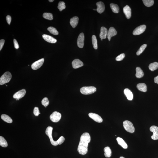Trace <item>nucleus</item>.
<instances>
[{
  "label": "nucleus",
  "mask_w": 158,
  "mask_h": 158,
  "mask_svg": "<svg viewBox=\"0 0 158 158\" xmlns=\"http://www.w3.org/2000/svg\"><path fill=\"white\" fill-rule=\"evenodd\" d=\"M5 43L4 40H1L0 41V51H1Z\"/></svg>",
  "instance_id": "nucleus-40"
},
{
  "label": "nucleus",
  "mask_w": 158,
  "mask_h": 158,
  "mask_svg": "<svg viewBox=\"0 0 158 158\" xmlns=\"http://www.w3.org/2000/svg\"><path fill=\"white\" fill-rule=\"evenodd\" d=\"M119 158H124V157H120Z\"/></svg>",
  "instance_id": "nucleus-44"
},
{
  "label": "nucleus",
  "mask_w": 158,
  "mask_h": 158,
  "mask_svg": "<svg viewBox=\"0 0 158 158\" xmlns=\"http://www.w3.org/2000/svg\"><path fill=\"white\" fill-rule=\"evenodd\" d=\"M150 131L153 132V135L152 136V139L154 140L158 139V127L155 126H151L150 128Z\"/></svg>",
  "instance_id": "nucleus-10"
},
{
  "label": "nucleus",
  "mask_w": 158,
  "mask_h": 158,
  "mask_svg": "<svg viewBox=\"0 0 158 158\" xmlns=\"http://www.w3.org/2000/svg\"><path fill=\"white\" fill-rule=\"evenodd\" d=\"M96 90V88L94 86H85L81 88L80 92L82 94L87 95L94 93Z\"/></svg>",
  "instance_id": "nucleus-2"
},
{
  "label": "nucleus",
  "mask_w": 158,
  "mask_h": 158,
  "mask_svg": "<svg viewBox=\"0 0 158 158\" xmlns=\"http://www.w3.org/2000/svg\"><path fill=\"white\" fill-rule=\"evenodd\" d=\"M43 17L46 19L48 20H52L53 18L52 14L50 13H44L43 14Z\"/></svg>",
  "instance_id": "nucleus-32"
},
{
  "label": "nucleus",
  "mask_w": 158,
  "mask_h": 158,
  "mask_svg": "<svg viewBox=\"0 0 158 158\" xmlns=\"http://www.w3.org/2000/svg\"><path fill=\"white\" fill-rule=\"evenodd\" d=\"M13 43H14V46L15 48L18 49L19 48V45H18V42L15 39L13 40Z\"/></svg>",
  "instance_id": "nucleus-39"
},
{
  "label": "nucleus",
  "mask_w": 158,
  "mask_h": 158,
  "mask_svg": "<svg viewBox=\"0 0 158 158\" xmlns=\"http://www.w3.org/2000/svg\"><path fill=\"white\" fill-rule=\"evenodd\" d=\"M12 77L11 73L7 71L0 78V85L5 84L10 81Z\"/></svg>",
  "instance_id": "nucleus-3"
},
{
  "label": "nucleus",
  "mask_w": 158,
  "mask_h": 158,
  "mask_svg": "<svg viewBox=\"0 0 158 158\" xmlns=\"http://www.w3.org/2000/svg\"><path fill=\"white\" fill-rule=\"evenodd\" d=\"M54 0H49V1L50 2H53Z\"/></svg>",
  "instance_id": "nucleus-43"
},
{
  "label": "nucleus",
  "mask_w": 158,
  "mask_h": 158,
  "mask_svg": "<svg viewBox=\"0 0 158 158\" xmlns=\"http://www.w3.org/2000/svg\"><path fill=\"white\" fill-rule=\"evenodd\" d=\"M124 94L126 96L127 98L129 100L131 101L133 98V93L129 89L126 88L124 91Z\"/></svg>",
  "instance_id": "nucleus-20"
},
{
  "label": "nucleus",
  "mask_w": 158,
  "mask_h": 158,
  "mask_svg": "<svg viewBox=\"0 0 158 158\" xmlns=\"http://www.w3.org/2000/svg\"><path fill=\"white\" fill-rule=\"evenodd\" d=\"M88 115L90 118L97 123H101L103 121V119L101 117L96 114L90 113Z\"/></svg>",
  "instance_id": "nucleus-12"
},
{
  "label": "nucleus",
  "mask_w": 158,
  "mask_h": 158,
  "mask_svg": "<svg viewBox=\"0 0 158 158\" xmlns=\"http://www.w3.org/2000/svg\"><path fill=\"white\" fill-rule=\"evenodd\" d=\"M6 20H7V23L9 25H10L11 22V17L9 15H7L6 17Z\"/></svg>",
  "instance_id": "nucleus-41"
},
{
  "label": "nucleus",
  "mask_w": 158,
  "mask_h": 158,
  "mask_svg": "<svg viewBox=\"0 0 158 158\" xmlns=\"http://www.w3.org/2000/svg\"><path fill=\"white\" fill-rule=\"evenodd\" d=\"M147 46V45L146 44H144V45H142L140 48H139L138 51H137L136 53L137 55H140L143 53V52L144 51V50H145Z\"/></svg>",
  "instance_id": "nucleus-33"
},
{
  "label": "nucleus",
  "mask_w": 158,
  "mask_h": 158,
  "mask_svg": "<svg viewBox=\"0 0 158 158\" xmlns=\"http://www.w3.org/2000/svg\"><path fill=\"white\" fill-rule=\"evenodd\" d=\"M78 17H77L75 16L71 18L70 21V23L72 27L75 28L77 26V24H78Z\"/></svg>",
  "instance_id": "nucleus-19"
},
{
  "label": "nucleus",
  "mask_w": 158,
  "mask_h": 158,
  "mask_svg": "<svg viewBox=\"0 0 158 158\" xmlns=\"http://www.w3.org/2000/svg\"><path fill=\"white\" fill-rule=\"evenodd\" d=\"M0 145L3 147H6L8 146V144L5 139L2 136H0Z\"/></svg>",
  "instance_id": "nucleus-28"
},
{
  "label": "nucleus",
  "mask_w": 158,
  "mask_h": 158,
  "mask_svg": "<svg viewBox=\"0 0 158 158\" xmlns=\"http://www.w3.org/2000/svg\"><path fill=\"white\" fill-rule=\"evenodd\" d=\"M124 54H122L117 57L116 58V60L117 61H121L123 60L124 58Z\"/></svg>",
  "instance_id": "nucleus-36"
},
{
  "label": "nucleus",
  "mask_w": 158,
  "mask_h": 158,
  "mask_svg": "<svg viewBox=\"0 0 158 158\" xmlns=\"http://www.w3.org/2000/svg\"><path fill=\"white\" fill-rule=\"evenodd\" d=\"M85 37L83 33H81L79 35L77 40V45L79 47L82 48L84 45Z\"/></svg>",
  "instance_id": "nucleus-8"
},
{
  "label": "nucleus",
  "mask_w": 158,
  "mask_h": 158,
  "mask_svg": "<svg viewBox=\"0 0 158 158\" xmlns=\"http://www.w3.org/2000/svg\"><path fill=\"white\" fill-rule=\"evenodd\" d=\"M53 128L50 126L48 127L47 128L45 131L46 134L50 138V141L52 145L54 146H57L59 145V141L58 140L56 141H54L53 140L52 136V131Z\"/></svg>",
  "instance_id": "nucleus-4"
},
{
  "label": "nucleus",
  "mask_w": 158,
  "mask_h": 158,
  "mask_svg": "<svg viewBox=\"0 0 158 158\" xmlns=\"http://www.w3.org/2000/svg\"><path fill=\"white\" fill-rule=\"evenodd\" d=\"M92 44L94 48L96 50H97V48H98V46H97V39H96L95 35H93L92 36Z\"/></svg>",
  "instance_id": "nucleus-31"
},
{
  "label": "nucleus",
  "mask_w": 158,
  "mask_h": 158,
  "mask_svg": "<svg viewBox=\"0 0 158 158\" xmlns=\"http://www.w3.org/2000/svg\"><path fill=\"white\" fill-rule=\"evenodd\" d=\"M117 140L118 144L122 147L124 149H127V148L128 145L126 143L122 138L118 137L117 138Z\"/></svg>",
  "instance_id": "nucleus-21"
},
{
  "label": "nucleus",
  "mask_w": 158,
  "mask_h": 158,
  "mask_svg": "<svg viewBox=\"0 0 158 158\" xmlns=\"http://www.w3.org/2000/svg\"><path fill=\"white\" fill-rule=\"evenodd\" d=\"M154 82L158 84V75L154 79Z\"/></svg>",
  "instance_id": "nucleus-42"
},
{
  "label": "nucleus",
  "mask_w": 158,
  "mask_h": 158,
  "mask_svg": "<svg viewBox=\"0 0 158 158\" xmlns=\"http://www.w3.org/2000/svg\"><path fill=\"white\" fill-rule=\"evenodd\" d=\"M101 39V40H102H102H103V39Z\"/></svg>",
  "instance_id": "nucleus-46"
},
{
  "label": "nucleus",
  "mask_w": 158,
  "mask_h": 158,
  "mask_svg": "<svg viewBox=\"0 0 158 158\" xmlns=\"http://www.w3.org/2000/svg\"><path fill=\"white\" fill-rule=\"evenodd\" d=\"M65 3L63 2H60L58 4V8L60 11H62L65 9L66 8V6H65Z\"/></svg>",
  "instance_id": "nucleus-34"
},
{
  "label": "nucleus",
  "mask_w": 158,
  "mask_h": 158,
  "mask_svg": "<svg viewBox=\"0 0 158 158\" xmlns=\"http://www.w3.org/2000/svg\"><path fill=\"white\" fill-rule=\"evenodd\" d=\"M48 30L51 34L55 35H57L59 34L58 32L55 28L50 27L48 28Z\"/></svg>",
  "instance_id": "nucleus-30"
},
{
  "label": "nucleus",
  "mask_w": 158,
  "mask_h": 158,
  "mask_svg": "<svg viewBox=\"0 0 158 158\" xmlns=\"http://www.w3.org/2000/svg\"><path fill=\"white\" fill-rule=\"evenodd\" d=\"M61 115L59 112L55 111L50 116V118L52 121L57 123L60 120L61 118Z\"/></svg>",
  "instance_id": "nucleus-6"
},
{
  "label": "nucleus",
  "mask_w": 158,
  "mask_h": 158,
  "mask_svg": "<svg viewBox=\"0 0 158 158\" xmlns=\"http://www.w3.org/2000/svg\"><path fill=\"white\" fill-rule=\"evenodd\" d=\"M117 31L116 29L113 27H111L109 29L107 34V37L109 41L111 40V38L116 35Z\"/></svg>",
  "instance_id": "nucleus-13"
},
{
  "label": "nucleus",
  "mask_w": 158,
  "mask_h": 158,
  "mask_svg": "<svg viewBox=\"0 0 158 158\" xmlns=\"http://www.w3.org/2000/svg\"><path fill=\"white\" fill-rule=\"evenodd\" d=\"M43 38L46 41L49 43L53 44L56 43L57 41L56 40L55 38L47 35H43Z\"/></svg>",
  "instance_id": "nucleus-18"
},
{
  "label": "nucleus",
  "mask_w": 158,
  "mask_h": 158,
  "mask_svg": "<svg viewBox=\"0 0 158 158\" xmlns=\"http://www.w3.org/2000/svg\"><path fill=\"white\" fill-rule=\"evenodd\" d=\"M97 8L96 11L100 14H101L104 11L105 9V6L104 4L102 2H99L96 3Z\"/></svg>",
  "instance_id": "nucleus-15"
},
{
  "label": "nucleus",
  "mask_w": 158,
  "mask_h": 158,
  "mask_svg": "<svg viewBox=\"0 0 158 158\" xmlns=\"http://www.w3.org/2000/svg\"><path fill=\"white\" fill-rule=\"evenodd\" d=\"M149 68L152 71H154L156 70L158 68V63L155 62L152 63L149 65Z\"/></svg>",
  "instance_id": "nucleus-27"
},
{
  "label": "nucleus",
  "mask_w": 158,
  "mask_h": 158,
  "mask_svg": "<svg viewBox=\"0 0 158 158\" xmlns=\"http://www.w3.org/2000/svg\"><path fill=\"white\" fill-rule=\"evenodd\" d=\"M93 10H95V11L96 10V9H93Z\"/></svg>",
  "instance_id": "nucleus-45"
},
{
  "label": "nucleus",
  "mask_w": 158,
  "mask_h": 158,
  "mask_svg": "<svg viewBox=\"0 0 158 158\" xmlns=\"http://www.w3.org/2000/svg\"><path fill=\"white\" fill-rule=\"evenodd\" d=\"M146 26L145 25H142L136 28L133 32L134 35H138L144 32L146 29Z\"/></svg>",
  "instance_id": "nucleus-7"
},
{
  "label": "nucleus",
  "mask_w": 158,
  "mask_h": 158,
  "mask_svg": "<svg viewBox=\"0 0 158 158\" xmlns=\"http://www.w3.org/2000/svg\"><path fill=\"white\" fill-rule=\"evenodd\" d=\"M1 118L3 121L7 123H11L12 122V118L7 115L2 114L1 116Z\"/></svg>",
  "instance_id": "nucleus-26"
},
{
  "label": "nucleus",
  "mask_w": 158,
  "mask_h": 158,
  "mask_svg": "<svg viewBox=\"0 0 158 158\" xmlns=\"http://www.w3.org/2000/svg\"><path fill=\"white\" fill-rule=\"evenodd\" d=\"M104 155L105 157L109 158L111 156L112 151L109 147H105L104 149Z\"/></svg>",
  "instance_id": "nucleus-24"
},
{
  "label": "nucleus",
  "mask_w": 158,
  "mask_h": 158,
  "mask_svg": "<svg viewBox=\"0 0 158 158\" xmlns=\"http://www.w3.org/2000/svg\"><path fill=\"white\" fill-rule=\"evenodd\" d=\"M110 7L114 13H118L119 11V8L118 5L111 3L110 4Z\"/></svg>",
  "instance_id": "nucleus-25"
},
{
  "label": "nucleus",
  "mask_w": 158,
  "mask_h": 158,
  "mask_svg": "<svg viewBox=\"0 0 158 158\" xmlns=\"http://www.w3.org/2000/svg\"><path fill=\"white\" fill-rule=\"evenodd\" d=\"M41 103L43 105L46 107L49 104V101L47 97H45L42 100Z\"/></svg>",
  "instance_id": "nucleus-35"
},
{
  "label": "nucleus",
  "mask_w": 158,
  "mask_h": 158,
  "mask_svg": "<svg viewBox=\"0 0 158 158\" xmlns=\"http://www.w3.org/2000/svg\"><path fill=\"white\" fill-rule=\"evenodd\" d=\"M73 67L76 69L82 67L83 66V64L82 61L78 59H75L73 61L72 63Z\"/></svg>",
  "instance_id": "nucleus-14"
},
{
  "label": "nucleus",
  "mask_w": 158,
  "mask_h": 158,
  "mask_svg": "<svg viewBox=\"0 0 158 158\" xmlns=\"http://www.w3.org/2000/svg\"><path fill=\"white\" fill-rule=\"evenodd\" d=\"M40 113H39V114H40Z\"/></svg>",
  "instance_id": "nucleus-47"
},
{
  "label": "nucleus",
  "mask_w": 158,
  "mask_h": 158,
  "mask_svg": "<svg viewBox=\"0 0 158 158\" xmlns=\"http://www.w3.org/2000/svg\"><path fill=\"white\" fill-rule=\"evenodd\" d=\"M44 59L42 58L34 62L31 65L32 69L33 70H36L40 68L44 64Z\"/></svg>",
  "instance_id": "nucleus-9"
},
{
  "label": "nucleus",
  "mask_w": 158,
  "mask_h": 158,
  "mask_svg": "<svg viewBox=\"0 0 158 158\" xmlns=\"http://www.w3.org/2000/svg\"><path fill=\"white\" fill-rule=\"evenodd\" d=\"M123 125L124 129L127 131L131 133L134 132L135 128L131 122L128 120L125 121L123 122Z\"/></svg>",
  "instance_id": "nucleus-5"
},
{
  "label": "nucleus",
  "mask_w": 158,
  "mask_h": 158,
  "mask_svg": "<svg viewBox=\"0 0 158 158\" xmlns=\"http://www.w3.org/2000/svg\"><path fill=\"white\" fill-rule=\"evenodd\" d=\"M136 76L138 78H140L144 76V73L141 68L140 67H137L136 68Z\"/></svg>",
  "instance_id": "nucleus-23"
},
{
  "label": "nucleus",
  "mask_w": 158,
  "mask_h": 158,
  "mask_svg": "<svg viewBox=\"0 0 158 158\" xmlns=\"http://www.w3.org/2000/svg\"><path fill=\"white\" fill-rule=\"evenodd\" d=\"M143 2L144 5L148 7L153 6L154 3L153 0H143Z\"/></svg>",
  "instance_id": "nucleus-29"
},
{
  "label": "nucleus",
  "mask_w": 158,
  "mask_h": 158,
  "mask_svg": "<svg viewBox=\"0 0 158 158\" xmlns=\"http://www.w3.org/2000/svg\"><path fill=\"white\" fill-rule=\"evenodd\" d=\"M123 10L127 18L129 19L131 16V10L130 7L128 5L126 6L123 8Z\"/></svg>",
  "instance_id": "nucleus-16"
},
{
  "label": "nucleus",
  "mask_w": 158,
  "mask_h": 158,
  "mask_svg": "<svg viewBox=\"0 0 158 158\" xmlns=\"http://www.w3.org/2000/svg\"><path fill=\"white\" fill-rule=\"evenodd\" d=\"M40 111L39 108L38 107H35L34 109V114L35 115L38 116L39 114Z\"/></svg>",
  "instance_id": "nucleus-37"
},
{
  "label": "nucleus",
  "mask_w": 158,
  "mask_h": 158,
  "mask_svg": "<svg viewBox=\"0 0 158 158\" xmlns=\"http://www.w3.org/2000/svg\"><path fill=\"white\" fill-rule=\"evenodd\" d=\"M137 87L139 90L143 92H146L147 91V87L145 84L143 83L138 84L137 86Z\"/></svg>",
  "instance_id": "nucleus-22"
},
{
  "label": "nucleus",
  "mask_w": 158,
  "mask_h": 158,
  "mask_svg": "<svg viewBox=\"0 0 158 158\" xmlns=\"http://www.w3.org/2000/svg\"><path fill=\"white\" fill-rule=\"evenodd\" d=\"M108 31L107 28L102 27L101 28V32L100 34V37L101 39H105L107 38Z\"/></svg>",
  "instance_id": "nucleus-17"
},
{
  "label": "nucleus",
  "mask_w": 158,
  "mask_h": 158,
  "mask_svg": "<svg viewBox=\"0 0 158 158\" xmlns=\"http://www.w3.org/2000/svg\"><path fill=\"white\" fill-rule=\"evenodd\" d=\"M26 91L25 89H23L19 90L16 92L13 96V97L16 99L17 100H19L20 99L22 98L25 95Z\"/></svg>",
  "instance_id": "nucleus-11"
},
{
  "label": "nucleus",
  "mask_w": 158,
  "mask_h": 158,
  "mask_svg": "<svg viewBox=\"0 0 158 158\" xmlns=\"http://www.w3.org/2000/svg\"><path fill=\"white\" fill-rule=\"evenodd\" d=\"M91 140L90 136L89 133H84L81 135L77 148L78 151L80 154L85 155L87 154L88 144Z\"/></svg>",
  "instance_id": "nucleus-1"
},
{
  "label": "nucleus",
  "mask_w": 158,
  "mask_h": 158,
  "mask_svg": "<svg viewBox=\"0 0 158 158\" xmlns=\"http://www.w3.org/2000/svg\"><path fill=\"white\" fill-rule=\"evenodd\" d=\"M59 141V145H61L62 144L65 140V138L64 137L61 136L58 139Z\"/></svg>",
  "instance_id": "nucleus-38"
}]
</instances>
